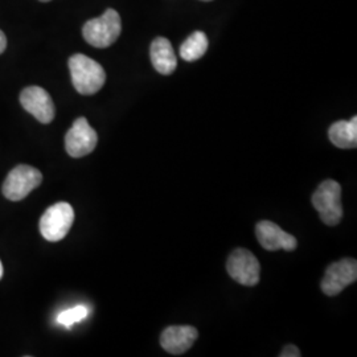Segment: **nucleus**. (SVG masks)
I'll use <instances>...</instances> for the list:
<instances>
[{
    "label": "nucleus",
    "mask_w": 357,
    "mask_h": 357,
    "mask_svg": "<svg viewBox=\"0 0 357 357\" xmlns=\"http://www.w3.org/2000/svg\"><path fill=\"white\" fill-rule=\"evenodd\" d=\"M69 70L75 89L82 96H91L102 89L106 73L102 66L85 54L77 53L69 59Z\"/></svg>",
    "instance_id": "1"
},
{
    "label": "nucleus",
    "mask_w": 357,
    "mask_h": 357,
    "mask_svg": "<svg viewBox=\"0 0 357 357\" xmlns=\"http://www.w3.org/2000/svg\"><path fill=\"white\" fill-rule=\"evenodd\" d=\"M122 31L121 16L113 8L106 10L102 16L88 20L82 28V35L96 48H107L113 45Z\"/></svg>",
    "instance_id": "2"
},
{
    "label": "nucleus",
    "mask_w": 357,
    "mask_h": 357,
    "mask_svg": "<svg viewBox=\"0 0 357 357\" xmlns=\"http://www.w3.org/2000/svg\"><path fill=\"white\" fill-rule=\"evenodd\" d=\"M312 205L318 211L320 220L328 225L336 227L343 217L342 187L335 180H324L312 195Z\"/></svg>",
    "instance_id": "3"
},
{
    "label": "nucleus",
    "mask_w": 357,
    "mask_h": 357,
    "mask_svg": "<svg viewBox=\"0 0 357 357\" xmlns=\"http://www.w3.org/2000/svg\"><path fill=\"white\" fill-rule=\"evenodd\" d=\"M75 222V211L72 205L61 202L50 206L40 218V233L51 243L65 238Z\"/></svg>",
    "instance_id": "4"
},
{
    "label": "nucleus",
    "mask_w": 357,
    "mask_h": 357,
    "mask_svg": "<svg viewBox=\"0 0 357 357\" xmlns=\"http://www.w3.org/2000/svg\"><path fill=\"white\" fill-rule=\"evenodd\" d=\"M43 183V175L35 167H15L3 183V195L11 202H20Z\"/></svg>",
    "instance_id": "5"
},
{
    "label": "nucleus",
    "mask_w": 357,
    "mask_h": 357,
    "mask_svg": "<svg viewBox=\"0 0 357 357\" xmlns=\"http://www.w3.org/2000/svg\"><path fill=\"white\" fill-rule=\"evenodd\" d=\"M227 270L231 280L243 286L252 287L259 282V262L257 257L248 249L238 248L233 250L227 262Z\"/></svg>",
    "instance_id": "6"
},
{
    "label": "nucleus",
    "mask_w": 357,
    "mask_h": 357,
    "mask_svg": "<svg viewBox=\"0 0 357 357\" xmlns=\"http://www.w3.org/2000/svg\"><path fill=\"white\" fill-rule=\"evenodd\" d=\"M98 135L86 118H77L73 126L65 135V149L72 158H82L94 151Z\"/></svg>",
    "instance_id": "7"
},
{
    "label": "nucleus",
    "mask_w": 357,
    "mask_h": 357,
    "mask_svg": "<svg viewBox=\"0 0 357 357\" xmlns=\"http://www.w3.org/2000/svg\"><path fill=\"white\" fill-rule=\"evenodd\" d=\"M357 280V261L354 258H344L332 264L326 270L321 281V291L328 296H336L347 286L355 283Z\"/></svg>",
    "instance_id": "8"
},
{
    "label": "nucleus",
    "mask_w": 357,
    "mask_h": 357,
    "mask_svg": "<svg viewBox=\"0 0 357 357\" xmlns=\"http://www.w3.org/2000/svg\"><path fill=\"white\" fill-rule=\"evenodd\" d=\"M20 103L38 122L47 125L54 119V103L47 90L40 86H28L20 94Z\"/></svg>",
    "instance_id": "9"
},
{
    "label": "nucleus",
    "mask_w": 357,
    "mask_h": 357,
    "mask_svg": "<svg viewBox=\"0 0 357 357\" xmlns=\"http://www.w3.org/2000/svg\"><path fill=\"white\" fill-rule=\"evenodd\" d=\"M255 236L261 246L268 252H275L281 249L286 252H293L298 246V241L293 234L286 233L281 227L268 220L261 221L255 225Z\"/></svg>",
    "instance_id": "10"
},
{
    "label": "nucleus",
    "mask_w": 357,
    "mask_h": 357,
    "mask_svg": "<svg viewBox=\"0 0 357 357\" xmlns=\"http://www.w3.org/2000/svg\"><path fill=\"white\" fill-rule=\"evenodd\" d=\"M199 332L192 326H171L160 335V345L171 355H183L191 348Z\"/></svg>",
    "instance_id": "11"
},
{
    "label": "nucleus",
    "mask_w": 357,
    "mask_h": 357,
    "mask_svg": "<svg viewBox=\"0 0 357 357\" xmlns=\"http://www.w3.org/2000/svg\"><path fill=\"white\" fill-rule=\"evenodd\" d=\"M150 57L153 68L160 75H172L178 66V59L175 56L171 43L166 38H156L150 48Z\"/></svg>",
    "instance_id": "12"
},
{
    "label": "nucleus",
    "mask_w": 357,
    "mask_h": 357,
    "mask_svg": "<svg viewBox=\"0 0 357 357\" xmlns=\"http://www.w3.org/2000/svg\"><path fill=\"white\" fill-rule=\"evenodd\" d=\"M328 137L333 146L339 149H356L357 147V116L351 121H337L328 130Z\"/></svg>",
    "instance_id": "13"
},
{
    "label": "nucleus",
    "mask_w": 357,
    "mask_h": 357,
    "mask_svg": "<svg viewBox=\"0 0 357 357\" xmlns=\"http://www.w3.org/2000/svg\"><path fill=\"white\" fill-rule=\"evenodd\" d=\"M208 50V38L204 32L196 31L180 47V56L183 60L191 63L202 59Z\"/></svg>",
    "instance_id": "14"
},
{
    "label": "nucleus",
    "mask_w": 357,
    "mask_h": 357,
    "mask_svg": "<svg viewBox=\"0 0 357 357\" xmlns=\"http://www.w3.org/2000/svg\"><path fill=\"white\" fill-rule=\"evenodd\" d=\"M88 314H89V310L86 307L76 306L73 307V308H69L66 311H63L57 317V321L69 328V327H72V324L85 319L88 317Z\"/></svg>",
    "instance_id": "15"
},
{
    "label": "nucleus",
    "mask_w": 357,
    "mask_h": 357,
    "mask_svg": "<svg viewBox=\"0 0 357 357\" xmlns=\"http://www.w3.org/2000/svg\"><path fill=\"white\" fill-rule=\"evenodd\" d=\"M281 357H301V351L298 347H295L293 344L286 345L283 349H282Z\"/></svg>",
    "instance_id": "16"
},
{
    "label": "nucleus",
    "mask_w": 357,
    "mask_h": 357,
    "mask_svg": "<svg viewBox=\"0 0 357 357\" xmlns=\"http://www.w3.org/2000/svg\"><path fill=\"white\" fill-rule=\"evenodd\" d=\"M6 48H7V38L3 33V31H0V54L6 51Z\"/></svg>",
    "instance_id": "17"
},
{
    "label": "nucleus",
    "mask_w": 357,
    "mask_h": 357,
    "mask_svg": "<svg viewBox=\"0 0 357 357\" xmlns=\"http://www.w3.org/2000/svg\"><path fill=\"white\" fill-rule=\"evenodd\" d=\"M3 278V265H1V261H0V280Z\"/></svg>",
    "instance_id": "18"
},
{
    "label": "nucleus",
    "mask_w": 357,
    "mask_h": 357,
    "mask_svg": "<svg viewBox=\"0 0 357 357\" xmlns=\"http://www.w3.org/2000/svg\"><path fill=\"white\" fill-rule=\"evenodd\" d=\"M40 1H50V0H40Z\"/></svg>",
    "instance_id": "19"
},
{
    "label": "nucleus",
    "mask_w": 357,
    "mask_h": 357,
    "mask_svg": "<svg viewBox=\"0 0 357 357\" xmlns=\"http://www.w3.org/2000/svg\"><path fill=\"white\" fill-rule=\"evenodd\" d=\"M204 1H211V0H204Z\"/></svg>",
    "instance_id": "20"
}]
</instances>
